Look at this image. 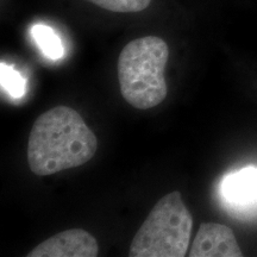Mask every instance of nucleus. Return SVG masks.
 I'll use <instances>...</instances> for the list:
<instances>
[{
	"label": "nucleus",
	"instance_id": "nucleus-1",
	"mask_svg": "<svg viewBox=\"0 0 257 257\" xmlns=\"http://www.w3.org/2000/svg\"><path fill=\"white\" fill-rule=\"evenodd\" d=\"M98 149V140L78 112L56 106L37 118L28 142V163L37 176L85 165Z\"/></svg>",
	"mask_w": 257,
	"mask_h": 257
},
{
	"label": "nucleus",
	"instance_id": "nucleus-2",
	"mask_svg": "<svg viewBox=\"0 0 257 257\" xmlns=\"http://www.w3.org/2000/svg\"><path fill=\"white\" fill-rule=\"evenodd\" d=\"M169 48L157 36L128 42L118 57V81L123 98L138 110H149L166 99L165 69Z\"/></svg>",
	"mask_w": 257,
	"mask_h": 257
},
{
	"label": "nucleus",
	"instance_id": "nucleus-3",
	"mask_svg": "<svg viewBox=\"0 0 257 257\" xmlns=\"http://www.w3.org/2000/svg\"><path fill=\"white\" fill-rule=\"evenodd\" d=\"M193 217L180 192L161 198L135 234L131 257H184L187 252Z\"/></svg>",
	"mask_w": 257,
	"mask_h": 257
},
{
	"label": "nucleus",
	"instance_id": "nucleus-4",
	"mask_svg": "<svg viewBox=\"0 0 257 257\" xmlns=\"http://www.w3.org/2000/svg\"><path fill=\"white\" fill-rule=\"evenodd\" d=\"M99 245L94 236L81 229L63 231L38 244L29 257H95Z\"/></svg>",
	"mask_w": 257,
	"mask_h": 257
},
{
	"label": "nucleus",
	"instance_id": "nucleus-5",
	"mask_svg": "<svg viewBox=\"0 0 257 257\" xmlns=\"http://www.w3.org/2000/svg\"><path fill=\"white\" fill-rule=\"evenodd\" d=\"M243 255L233 231L218 223L200 225L188 252L191 257H240Z\"/></svg>",
	"mask_w": 257,
	"mask_h": 257
},
{
	"label": "nucleus",
	"instance_id": "nucleus-6",
	"mask_svg": "<svg viewBox=\"0 0 257 257\" xmlns=\"http://www.w3.org/2000/svg\"><path fill=\"white\" fill-rule=\"evenodd\" d=\"M223 195L237 206L257 205V168H245L227 176L223 182Z\"/></svg>",
	"mask_w": 257,
	"mask_h": 257
},
{
	"label": "nucleus",
	"instance_id": "nucleus-7",
	"mask_svg": "<svg viewBox=\"0 0 257 257\" xmlns=\"http://www.w3.org/2000/svg\"><path fill=\"white\" fill-rule=\"evenodd\" d=\"M32 36L43 51L51 60H59L63 56V46L59 36L46 25H36L32 29Z\"/></svg>",
	"mask_w": 257,
	"mask_h": 257
},
{
	"label": "nucleus",
	"instance_id": "nucleus-8",
	"mask_svg": "<svg viewBox=\"0 0 257 257\" xmlns=\"http://www.w3.org/2000/svg\"><path fill=\"white\" fill-rule=\"evenodd\" d=\"M93 5L118 14H134L146 10L152 0H86Z\"/></svg>",
	"mask_w": 257,
	"mask_h": 257
},
{
	"label": "nucleus",
	"instance_id": "nucleus-9",
	"mask_svg": "<svg viewBox=\"0 0 257 257\" xmlns=\"http://www.w3.org/2000/svg\"><path fill=\"white\" fill-rule=\"evenodd\" d=\"M2 87L14 98H21L25 93V81L17 70L2 63Z\"/></svg>",
	"mask_w": 257,
	"mask_h": 257
}]
</instances>
